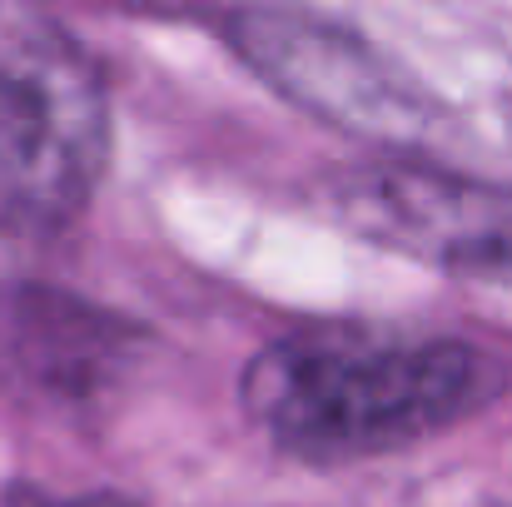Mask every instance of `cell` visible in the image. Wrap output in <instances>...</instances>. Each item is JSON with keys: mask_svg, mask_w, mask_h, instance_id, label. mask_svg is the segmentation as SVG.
Returning <instances> with one entry per match:
<instances>
[{"mask_svg": "<svg viewBox=\"0 0 512 507\" xmlns=\"http://www.w3.org/2000/svg\"><path fill=\"white\" fill-rule=\"evenodd\" d=\"M348 219L383 244L512 284V194L428 169H383L348 184Z\"/></svg>", "mask_w": 512, "mask_h": 507, "instance_id": "cell-4", "label": "cell"}, {"mask_svg": "<svg viewBox=\"0 0 512 507\" xmlns=\"http://www.w3.org/2000/svg\"><path fill=\"white\" fill-rule=\"evenodd\" d=\"M234 45L294 100L348 130L393 145H443V120L428 95L393 75L358 35L304 15H239Z\"/></svg>", "mask_w": 512, "mask_h": 507, "instance_id": "cell-3", "label": "cell"}, {"mask_svg": "<svg viewBox=\"0 0 512 507\" xmlns=\"http://www.w3.org/2000/svg\"><path fill=\"white\" fill-rule=\"evenodd\" d=\"M110 155L100 65L75 35L25 30L0 50V189L35 224L75 219Z\"/></svg>", "mask_w": 512, "mask_h": 507, "instance_id": "cell-2", "label": "cell"}, {"mask_svg": "<svg viewBox=\"0 0 512 507\" xmlns=\"http://www.w3.org/2000/svg\"><path fill=\"white\" fill-rule=\"evenodd\" d=\"M503 378L493 353L453 338L304 329L249 363L244 403L274 443L304 458H358L478 413Z\"/></svg>", "mask_w": 512, "mask_h": 507, "instance_id": "cell-1", "label": "cell"}, {"mask_svg": "<svg viewBox=\"0 0 512 507\" xmlns=\"http://www.w3.org/2000/svg\"><path fill=\"white\" fill-rule=\"evenodd\" d=\"M15 507H125L120 498H75V503H65V498H40V493H20Z\"/></svg>", "mask_w": 512, "mask_h": 507, "instance_id": "cell-5", "label": "cell"}]
</instances>
